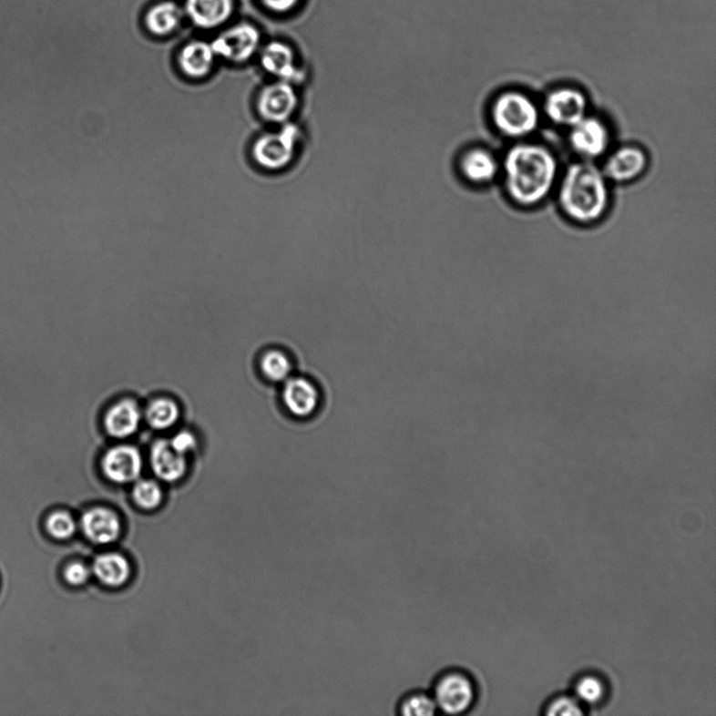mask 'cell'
<instances>
[{"label":"cell","mask_w":716,"mask_h":716,"mask_svg":"<svg viewBox=\"0 0 716 716\" xmlns=\"http://www.w3.org/2000/svg\"><path fill=\"white\" fill-rule=\"evenodd\" d=\"M504 187L514 204L538 206L553 192L559 180V162L546 145L518 141L503 159Z\"/></svg>","instance_id":"1"},{"label":"cell","mask_w":716,"mask_h":716,"mask_svg":"<svg viewBox=\"0 0 716 716\" xmlns=\"http://www.w3.org/2000/svg\"><path fill=\"white\" fill-rule=\"evenodd\" d=\"M556 188L560 210L577 224H594L609 210V182L594 162L580 159L569 165Z\"/></svg>","instance_id":"2"},{"label":"cell","mask_w":716,"mask_h":716,"mask_svg":"<svg viewBox=\"0 0 716 716\" xmlns=\"http://www.w3.org/2000/svg\"><path fill=\"white\" fill-rule=\"evenodd\" d=\"M542 111L530 95L519 89L500 93L491 106V121L499 135L523 141L538 130Z\"/></svg>","instance_id":"3"},{"label":"cell","mask_w":716,"mask_h":716,"mask_svg":"<svg viewBox=\"0 0 716 716\" xmlns=\"http://www.w3.org/2000/svg\"><path fill=\"white\" fill-rule=\"evenodd\" d=\"M437 711L462 715L471 711L477 699L476 684L469 673L449 670L439 674L431 692Z\"/></svg>","instance_id":"4"},{"label":"cell","mask_w":716,"mask_h":716,"mask_svg":"<svg viewBox=\"0 0 716 716\" xmlns=\"http://www.w3.org/2000/svg\"><path fill=\"white\" fill-rule=\"evenodd\" d=\"M589 103L580 88L565 86L548 92L541 111L548 121L562 128H571L588 115Z\"/></svg>","instance_id":"5"},{"label":"cell","mask_w":716,"mask_h":716,"mask_svg":"<svg viewBox=\"0 0 716 716\" xmlns=\"http://www.w3.org/2000/svg\"><path fill=\"white\" fill-rule=\"evenodd\" d=\"M610 140L609 128L599 117L588 115L568 129L569 148L584 161L595 162L606 157Z\"/></svg>","instance_id":"6"},{"label":"cell","mask_w":716,"mask_h":716,"mask_svg":"<svg viewBox=\"0 0 716 716\" xmlns=\"http://www.w3.org/2000/svg\"><path fill=\"white\" fill-rule=\"evenodd\" d=\"M298 140L299 129L290 123L277 134L260 138L253 148L256 163L269 170L284 169L294 159Z\"/></svg>","instance_id":"7"},{"label":"cell","mask_w":716,"mask_h":716,"mask_svg":"<svg viewBox=\"0 0 716 716\" xmlns=\"http://www.w3.org/2000/svg\"><path fill=\"white\" fill-rule=\"evenodd\" d=\"M650 164L648 152L637 145H623L608 155L601 169L609 183L627 184L642 177Z\"/></svg>","instance_id":"8"},{"label":"cell","mask_w":716,"mask_h":716,"mask_svg":"<svg viewBox=\"0 0 716 716\" xmlns=\"http://www.w3.org/2000/svg\"><path fill=\"white\" fill-rule=\"evenodd\" d=\"M260 45V31L252 25L240 24L221 33L211 46L215 56L240 64L251 58Z\"/></svg>","instance_id":"9"},{"label":"cell","mask_w":716,"mask_h":716,"mask_svg":"<svg viewBox=\"0 0 716 716\" xmlns=\"http://www.w3.org/2000/svg\"><path fill=\"white\" fill-rule=\"evenodd\" d=\"M281 400L287 412L294 418L307 420L314 415L322 404V393L315 382L292 375L283 382Z\"/></svg>","instance_id":"10"},{"label":"cell","mask_w":716,"mask_h":716,"mask_svg":"<svg viewBox=\"0 0 716 716\" xmlns=\"http://www.w3.org/2000/svg\"><path fill=\"white\" fill-rule=\"evenodd\" d=\"M140 450L131 445H119L107 451L102 458V470L116 484L137 482L143 471Z\"/></svg>","instance_id":"11"},{"label":"cell","mask_w":716,"mask_h":716,"mask_svg":"<svg viewBox=\"0 0 716 716\" xmlns=\"http://www.w3.org/2000/svg\"><path fill=\"white\" fill-rule=\"evenodd\" d=\"M298 106L295 89L290 82L280 81L262 89L257 101L262 119L272 123H287Z\"/></svg>","instance_id":"12"},{"label":"cell","mask_w":716,"mask_h":716,"mask_svg":"<svg viewBox=\"0 0 716 716\" xmlns=\"http://www.w3.org/2000/svg\"><path fill=\"white\" fill-rule=\"evenodd\" d=\"M261 65L268 73L281 81L292 83L302 78L293 48L282 41H272L263 48Z\"/></svg>","instance_id":"13"},{"label":"cell","mask_w":716,"mask_h":716,"mask_svg":"<svg viewBox=\"0 0 716 716\" xmlns=\"http://www.w3.org/2000/svg\"><path fill=\"white\" fill-rule=\"evenodd\" d=\"M150 464L156 476L166 483H176L186 475V455L173 448L169 440H159L154 444Z\"/></svg>","instance_id":"14"},{"label":"cell","mask_w":716,"mask_h":716,"mask_svg":"<svg viewBox=\"0 0 716 716\" xmlns=\"http://www.w3.org/2000/svg\"><path fill=\"white\" fill-rule=\"evenodd\" d=\"M185 11L201 29H214L228 22L234 11L233 0H186Z\"/></svg>","instance_id":"15"},{"label":"cell","mask_w":716,"mask_h":716,"mask_svg":"<svg viewBox=\"0 0 716 716\" xmlns=\"http://www.w3.org/2000/svg\"><path fill=\"white\" fill-rule=\"evenodd\" d=\"M86 537L99 545H108L120 537L121 523L113 511L106 507H95L87 511L81 519Z\"/></svg>","instance_id":"16"},{"label":"cell","mask_w":716,"mask_h":716,"mask_svg":"<svg viewBox=\"0 0 716 716\" xmlns=\"http://www.w3.org/2000/svg\"><path fill=\"white\" fill-rule=\"evenodd\" d=\"M142 422L140 407L133 400L118 402L104 418V427L115 439H128L134 435Z\"/></svg>","instance_id":"17"},{"label":"cell","mask_w":716,"mask_h":716,"mask_svg":"<svg viewBox=\"0 0 716 716\" xmlns=\"http://www.w3.org/2000/svg\"><path fill=\"white\" fill-rule=\"evenodd\" d=\"M461 167L465 178L477 185L491 183L500 170L496 157L484 148L468 151L462 159Z\"/></svg>","instance_id":"18"},{"label":"cell","mask_w":716,"mask_h":716,"mask_svg":"<svg viewBox=\"0 0 716 716\" xmlns=\"http://www.w3.org/2000/svg\"><path fill=\"white\" fill-rule=\"evenodd\" d=\"M215 54L211 44L193 41L179 54V64L183 73L190 78H204L211 72Z\"/></svg>","instance_id":"19"},{"label":"cell","mask_w":716,"mask_h":716,"mask_svg":"<svg viewBox=\"0 0 716 716\" xmlns=\"http://www.w3.org/2000/svg\"><path fill=\"white\" fill-rule=\"evenodd\" d=\"M93 571L97 578L107 587H121L130 576V566L122 555L103 554L95 560Z\"/></svg>","instance_id":"20"},{"label":"cell","mask_w":716,"mask_h":716,"mask_svg":"<svg viewBox=\"0 0 716 716\" xmlns=\"http://www.w3.org/2000/svg\"><path fill=\"white\" fill-rule=\"evenodd\" d=\"M182 18V9L176 3L163 2L152 6L146 14L145 24L152 34L165 36L177 30Z\"/></svg>","instance_id":"21"},{"label":"cell","mask_w":716,"mask_h":716,"mask_svg":"<svg viewBox=\"0 0 716 716\" xmlns=\"http://www.w3.org/2000/svg\"><path fill=\"white\" fill-rule=\"evenodd\" d=\"M608 692L606 680L597 673H584L574 684L573 694L586 708L600 705Z\"/></svg>","instance_id":"22"},{"label":"cell","mask_w":716,"mask_h":716,"mask_svg":"<svg viewBox=\"0 0 716 716\" xmlns=\"http://www.w3.org/2000/svg\"><path fill=\"white\" fill-rule=\"evenodd\" d=\"M179 418V408L175 401L159 398L150 403L145 412V419L155 430H167L175 426Z\"/></svg>","instance_id":"23"},{"label":"cell","mask_w":716,"mask_h":716,"mask_svg":"<svg viewBox=\"0 0 716 716\" xmlns=\"http://www.w3.org/2000/svg\"><path fill=\"white\" fill-rule=\"evenodd\" d=\"M263 375L274 384H283L293 375V361L287 353L272 350L263 354L261 361Z\"/></svg>","instance_id":"24"},{"label":"cell","mask_w":716,"mask_h":716,"mask_svg":"<svg viewBox=\"0 0 716 716\" xmlns=\"http://www.w3.org/2000/svg\"><path fill=\"white\" fill-rule=\"evenodd\" d=\"M437 708L431 693L414 691L400 701L399 713L404 716H433Z\"/></svg>","instance_id":"25"},{"label":"cell","mask_w":716,"mask_h":716,"mask_svg":"<svg viewBox=\"0 0 716 716\" xmlns=\"http://www.w3.org/2000/svg\"><path fill=\"white\" fill-rule=\"evenodd\" d=\"M133 496L138 506L152 510L162 503L163 492L161 486L151 479H141L134 486Z\"/></svg>","instance_id":"26"},{"label":"cell","mask_w":716,"mask_h":716,"mask_svg":"<svg viewBox=\"0 0 716 716\" xmlns=\"http://www.w3.org/2000/svg\"><path fill=\"white\" fill-rule=\"evenodd\" d=\"M545 713L550 716H578L586 714V707L574 694H559L548 701Z\"/></svg>","instance_id":"27"},{"label":"cell","mask_w":716,"mask_h":716,"mask_svg":"<svg viewBox=\"0 0 716 716\" xmlns=\"http://www.w3.org/2000/svg\"><path fill=\"white\" fill-rule=\"evenodd\" d=\"M47 530L53 537L57 539H68L73 537L76 532V521L74 518L66 512L54 513L53 516L47 519Z\"/></svg>","instance_id":"28"},{"label":"cell","mask_w":716,"mask_h":716,"mask_svg":"<svg viewBox=\"0 0 716 716\" xmlns=\"http://www.w3.org/2000/svg\"><path fill=\"white\" fill-rule=\"evenodd\" d=\"M171 446L180 455H187L198 447L197 437L190 431L182 430L173 435L169 440Z\"/></svg>","instance_id":"29"},{"label":"cell","mask_w":716,"mask_h":716,"mask_svg":"<svg viewBox=\"0 0 716 716\" xmlns=\"http://www.w3.org/2000/svg\"><path fill=\"white\" fill-rule=\"evenodd\" d=\"M92 572L82 563H73L66 569V579L73 586H82L88 581Z\"/></svg>","instance_id":"30"},{"label":"cell","mask_w":716,"mask_h":716,"mask_svg":"<svg viewBox=\"0 0 716 716\" xmlns=\"http://www.w3.org/2000/svg\"><path fill=\"white\" fill-rule=\"evenodd\" d=\"M265 8L276 14L294 11L302 0H261Z\"/></svg>","instance_id":"31"}]
</instances>
